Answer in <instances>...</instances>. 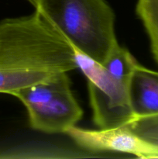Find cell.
<instances>
[{
	"mask_svg": "<svg viewBox=\"0 0 158 159\" xmlns=\"http://www.w3.org/2000/svg\"><path fill=\"white\" fill-rule=\"evenodd\" d=\"M14 96L26 108L30 127L43 133L67 134L83 116L68 72L20 90Z\"/></svg>",
	"mask_w": 158,
	"mask_h": 159,
	"instance_id": "3",
	"label": "cell"
},
{
	"mask_svg": "<svg viewBox=\"0 0 158 159\" xmlns=\"http://www.w3.org/2000/svg\"><path fill=\"white\" fill-rule=\"evenodd\" d=\"M28 1L29 2L31 3V4H33V2H34V1H35V0H28Z\"/></svg>",
	"mask_w": 158,
	"mask_h": 159,
	"instance_id": "10",
	"label": "cell"
},
{
	"mask_svg": "<svg viewBox=\"0 0 158 159\" xmlns=\"http://www.w3.org/2000/svg\"><path fill=\"white\" fill-rule=\"evenodd\" d=\"M76 68L74 48L40 12L0 20V93L14 96Z\"/></svg>",
	"mask_w": 158,
	"mask_h": 159,
	"instance_id": "1",
	"label": "cell"
},
{
	"mask_svg": "<svg viewBox=\"0 0 158 159\" xmlns=\"http://www.w3.org/2000/svg\"><path fill=\"white\" fill-rule=\"evenodd\" d=\"M76 51L77 68L88 81L93 120L99 129L125 126L136 119L130 105L129 82L108 74L102 65Z\"/></svg>",
	"mask_w": 158,
	"mask_h": 159,
	"instance_id": "4",
	"label": "cell"
},
{
	"mask_svg": "<svg viewBox=\"0 0 158 159\" xmlns=\"http://www.w3.org/2000/svg\"><path fill=\"white\" fill-rule=\"evenodd\" d=\"M127 126L139 138L158 148V114L136 118Z\"/></svg>",
	"mask_w": 158,
	"mask_h": 159,
	"instance_id": "9",
	"label": "cell"
},
{
	"mask_svg": "<svg viewBox=\"0 0 158 159\" xmlns=\"http://www.w3.org/2000/svg\"><path fill=\"white\" fill-rule=\"evenodd\" d=\"M129 95L136 119L158 114V71L138 64L130 78Z\"/></svg>",
	"mask_w": 158,
	"mask_h": 159,
	"instance_id": "6",
	"label": "cell"
},
{
	"mask_svg": "<svg viewBox=\"0 0 158 159\" xmlns=\"http://www.w3.org/2000/svg\"><path fill=\"white\" fill-rule=\"evenodd\" d=\"M67 134L80 147L89 151H112L140 158H158V148L133 133L128 126L88 130L74 127Z\"/></svg>",
	"mask_w": 158,
	"mask_h": 159,
	"instance_id": "5",
	"label": "cell"
},
{
	"mask_svg": "<svg viewBox=\"0 0 158 159\" xmlns=\"http://www.w3.org/2000/svg\"><path fill=\"white\" fill-rule=\"evenodd\" d=\"M136 12L147 31L152 54L158 64V0H137Z\"/></svg>",
	"mask_w": 158,
	"mask_h": 159,
	"instance_id": "8",
	"label": "cell"
},
{
	"mask_svg": "<svg viewBox=\"0 0 158 159\" xmlns=\"http://www.w3.org/2000/svg\"><path fill=\"white\" fill-rule=\"evenodd\" d=\"M138 62L129 51L118 43L115 46L104 62L103 68L112 77L129 82Z\"/></svg>",
	"mask_w": 158,
	"mask_h": 159,
	"instance_id": "7",
	"label": "cell"
},
{
	"mask_svg": "<svg viewBox=\"0 0 158 159\" xmlns=\"http://www.w3.org/2000/svg\"><path fill=\"white\" fill-rule=\"evenodd\" d=\"M33 6L75 51L100 65L119 43L105 0H35Z\"/></svg>",
	"mask_w": 158,
	"mask_h": 159,
	"instance_id": "2",
	"label": "cell"
}]
</instances>
